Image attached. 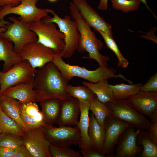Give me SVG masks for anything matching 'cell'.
<instances>
[{"instance_id":"obj_44","label":"cell","mask_w":157,"mask_h":157,"mask_svg":"<svg viewBox=\"0 0 157 157\" xmlns=\"http://www.w3.org/2000/svg\"><path fill=\"white\" fill-rule=\"evenodd\" d=\"M47 0L49 2H55V1H56L58 0Z\"/></svg>"},{"instance_id":"obj_41","label":"cell","mask_w":157,"mask_h":157,"mask_svg":"<svg viewBox=\"0 0 157 157\" xmlns=\"http://www.w3.org/2000/svg\"><path fill=\"white\" fill-rule=\"evenodd\" d=\"M100 2L98 6L99 9L103 11H105L108 8V0H99Z\"/></svg>"},{"instance_id":"obj_31","label":"cell","mask_w":157,"mask_h":157,"mask_svg":"<svg viewBox=\"0 0 157 157\" xmlns=\"http://www.w3.org/2000/svg\"><path fill=\"white\" fill-rule=\"evenodd\" d=\"M67 89L69 94L79 101H89L97 97L94 93L85 86H73L68 84Z\"/></svg>"},{"instance_id":"obj_27","label":"cell","mask_w":157,"mask_h":157,"mask_svg":"<svg viewBox=\"0 0 157 157\" xmlns=\"http://www.w3.org/2000/svg\"><path fill=\"white\" fill-rule=\"evenodd\" d=\"M143 85L142 83L135 84H126L124 83L112 85L109 84L115 100L128 99L136 94Z\"/></svg>"},{"instance_id":"obj_33","label":"cell","mask_w":157,"mask_h":157,"mask_svg":"<svg viewBox=\"0 0 157 157\" xmlns=\"http://www.w3.org/2000/svg\"><path fill=\"white\" fill-rule=\"evenodd\" d=\"M23 144L22 137L9 133H0V147L15 149Z\"/></svg>"},{"instance_id":"obj_7","label":"cell","mask_w":157,"mask_h":157,"mask_svg":"<svg viewBox=\"0 0 157 157\" xmlns=\"http://www.w3.org/2000/svg\"><path fill=\"white\" fill-rule=\"evenodd\" d=\"M8 19L12 22L6 24V30L0 35L13 42L15 53H19L26 44L38 41L36 34L28 28L27 24L14 16L9 17Z\"/></svg>"},{"instance_id":"obj_10","label":"cell","mask_w":157,"mask_h":157,"mask_svg":"<svg viewBox=\"0 0 157 157\" xmlns=\"http://www.w3.org/2000/svg\"><path fill=\"white\" fill-rule=\"evenodd\" d=\"M37 71L26 60L15 64L6 72H3L0 69V96L11 86L33 80Z\"/></svg>"},{"instance_id":"obj_6","label":"cell","mask_w":157,"mask_h":157,"mask_svg":"<svg viewBox=\"0 0 157 157\" xmlns=\"http://www.w3.org/2000/svg\"><path fill=\"white\" fill-rule=\"evenodd\" d=\"M27 24L36 34L38 42L53 49L57 53L63 50L65 46L64 36L57 29L55 24L44 22L40 20Z\"/></svg>"},{"instance_id":"obj_22","label":"cell","mask_w":157,"mask_h":157,"mask_svg":"<svg viewBox=\"0 0 157 157\" xmlns=\"http://www.w3.org/2000/svg\"><path fill=\"white\" fill-rule=\"evenodd\" d=\"M22 60L19 54L14 51L13 42L0 35V62H4L2 72L7 71Z\"/></svg>"},{"instance_id":"obj_23","label":"cell","mask_w":157,"mask_h":157,"mask_svg":"<svg viewBox=\"0 0 157 157\" xmlns=\"http://www.w3.org/2000/svg\"><path fill=\"white\" fill-rule=\"evenodd\" d=\"M61 100L51 99L40 102L43 121L46 125H53L56 123L60 112Z\"/></svg>"},{"instance_id":"obj_40","label":"cell","mask_w":157,"mask_h":157,"mask_svg":"<svg viewBox=\"0 0 157 157\" xmlns=\"http://www.w3.org/2000/svg\"><path fill=\"white\" fill-rule=\"evenodd\" d=\"M22 0H0V7L6 6H15L19 4Z\"/></svg>"},{"instance_id":"obj_4","label":"cell","mask_w":157,"mask_h":157,"mask_svg":"<svg viewBox=\"0 0 157 157\" xmlns=\"http://www.w3.org/2000/svg\"><path fill=\"white\" fill-rule=\"evenodd\" d=\"M47 8L49 13L53 17L49 16L43 17L41 20L44 22L53 23L57 24L59 30L64 35L65 47L60 53L65 58H71L77 50L80 39V34L76 22L71 17L65 15L61 18L51 9Z\"/></svg>"},{"instance_id":"obj_5","label":"cell","mask_w":157,"mask_h":157,"mask_svg":"<svg viewBox=\"0 0 157 157\" xmlns=\"http://www.w3.org/2000/svg\"><path fill=\"white\" fill-rule=\"evenodd\" d=\"M104 104L114 118L128 123L137 130H147L150 121L136 110L127 99L115 100Z\"/></svg>"},{"instance_id":"obj_38","label":"cell","mask_w":157,"mask_h":157,"mask_svg":"<svg viewBox=\"0 0 157 157\" xmlns=\"http://www.w3.org/2000/svg\"><path fill=\"white\" fill-rule=\"evenodd\" d=\"M147 131L153 139L157 142V122H150Z\"/></svg>"},{"instance_id":"obj_43","label":"cell","mask_w":157,"mask_h":157,"mask_svg":"<svg viewBox=\"0 0 157 157\" xmlns=\"http://www.w3.org/2000/svg\"><path fill=\"white\" fill-rule=\"evenodd\" d=\"M140 0L141 1V2H142L143 4H144L146 7L149 10L151 11V10L150 9L149 6H148V5L147 4V1H146V0Z\"/></svg>"},{"instance_id":"obj_12","label":"cell","mask_w":157,"mask_h":157,"mask_svg":"<svg viewBox=\"0 0 157 157\" xmlns=\"http://www.w3.org/2000/svg\"><path fill=\"white\" fill-rule=\"evenodd\" d=\"M131 124L116 119L111 115L108 117L104 125V142L101 153L107 157H114L112 153L124 131Z\"/></svg>"},{"instance_id":"obj_39","label":"cell","mask_w":157,"mask_h":157,"mask_svg":"<svg viewBox=\"0 0 157 157\" xmlns=\"http://www.w3.org/2000/svg\"><path fill=\"white\" fill-rule=\"evenodd\" d=\"M16 149L0 147V157H12Z\"/></svg>"},{"instance_id":"obj_28","label":"cell","mask_w":157,"mask_h":157,"mask_svg":"<svg viewBox=\"0 0 157 157\" xmlns=\"http://www.w3.org/2000/svg\"><path fill=\"white\" fill-rule=\"evenodd\" d=\"M1 133L12 134L22 138L25 134L21 126L3 112L0 104V133Z\"/></svg>"},{"instance_id":"obj_11","label":"cell","mask_w":157,"mask_h":157,"mask_svg":"<svg viewBox=\"0 0 157 157\" xmlns=\"http://www.w3.org/2000/svg\"><path fill=\"white\" fill-rule=\"evenodd\" d=\"M19 54L23 60H27L33 68L36 69L52 62L57 53L37 41L26 44Z\"/></svg>"},{"instance_id":"obj_15","label":"cell","mask_w":157,"mask_h":157,"mask_svg":"<svg viewBox=\"0 0 157 157\" xmlns=\"http://www.w3.org/2000/svg\"><path fill=\"white\" fill-rule=\"evenodd\" d=\"M140 131L130 125L124 131L117 144L115 157L140 156L143 149L142 146L137 144V137Z\"/></svg>"},{"instance_id":"obj_13","label":"cell","mask_w":157,"mask_h":157,"mask_svg":"<svg viewBox=\"0 0 157 157\" xmlns=\"http://www.w3.org/2000/svg\"><path fill=\"white\" fill-rule=\"evenodd\" d=\"M82 18L96 31L99 30L113 38L112 26L87 2L86 0H72Z\"/></svg>"},{"instance_id":"obj_19","label":"cell","mask_w":157,"mask_h":157,"mask_svg":"<svg viewBox=\"0 0 157 157\" xmlns=\"http://www.w3.org/2000/svg\"><path fill=\"white\" fill-rule=\"evenodd\" d=\"M33 82V79L14 85L6 89L2 95L16 99L23 104L35 102V94Z\"/></svg>"},{"instance_id":"obj_26","label":"cell","mask_w":157,"mask_h":157,"mask_svg":"<svg viewBox=\"0 0 157 157\" xmlns=\"http://www.w3.org/2000/svg\"><path fill=\"white\" fill-rule=\"evenodd\" d=\"M137 144L142 146L143 149L139 157H157V142L147 131L144 129L140 131L137 137Z\"/></svg>"},{"instance_id":"obj_16","label":"cell","mask_w":157,"mask_h":157,"mask_svg":"<svg viewBox=\"0 0 157 157\" xmlns=\"http://www.w3.org/2000/svg\"><path fill=\"white\" fill-rule=\"evenodd\" d=\"M140 114L150 117L157 110V92H145L139 90L127 99Z\"/></svg>"},{"instance_id":"obj_9","label":"cell","mask_w":157,"mask_h":157,"mask_svg":"<svg viewBox=\"0 0 157 157\" xmlns=\"http://www.w3.org/2000/svg\"><path fill=\"white\" fill-rule=\"evenodd\" d=\"M41 128L50 144L53 146L70 147L72 145H79L81 142L80 131L77 126L56 127L46 125Z\"/></svg>"},{"instance_id":"obj_21","label":"cell","mask_w":157,"mask_h":157,"mask_svg":"<svg viewBox=\"0 0 157 157\" xmlns=\"http://www.w3.org/2000/svg\"><path fill=\"white\" fill-rule=\"evenodd\" d=\"M22 104L20 101L13 98L3 95L0 96V104L3 112L16 121L26 133L29 130L21 117Z\"/></svg>"},{"instance_id":"obj_25","label":"cell","mask_w":157,"mask_h":157,"mask_svg":"<svg viewBox=\"0 0 157 157\" xmlns=\"http://www.w3.org/2000/svg\"><path fill=\"white\" fill-rule=\"evenodd\" d=\"M83 84L90 89L96 95L98 100L102 103L105 104L115 100L113 92L109 87L108 79L96 83L83 82Z\"/></svg>"},{"instance_id":"obj_2","label":"cell","mask_w":157,"mask_h":157,"mask_svg":"<svg viewBox=\"0 0 157 157\" xmlns=\"http://www.w3.org/2000/svg\"><path fill=\"white\" fill-rule=\"evenodd\" d=\"M69 9L72 18L76 22L80 34L77 51L81 53L86 51L88 53V56L83 58L94 60L99 67H108L109 57L101 55L99 51L103 49V43L97 38L95 33L82 18L72 2L69 3Z\"/></svg>"},{"instance_id":"obj_30","label":"cell","mask_w":157,"mask_h":157,"mask_svg":"<svg viewBox=\"0 0 157 157\" xmlns=\"http://www.w3.org/2000/svg\"><path fill=\"white\" fill-rule=\"evenodd\" d=\"M96 31L101 35L107 47L116 55L118 59V67L122 68H126L129 64V61L122 54L113 38L101 31L99 30Z\"/></svg>"},{"instance_id":"obj_32","label":"cell","mask_w":157,"mask_h":157,"mask_svg":"<svg viewBox=\"0 0 157 157\" xmlns=\"http://www.w3.org/2000/svg\"><path fill=\"white\" fill-rule=\"evenodd\" d=\"M113 8L124 13L137 10L141 3L140 0H111Z\"/></svg>"},{"instance_id":"obj_36","label":"cell","mask_w":157,"mask_h":157,"mask_svg":"<svg viewBox=\"0 0 157 157\" xmlns=\"http://www.w3.org/2000/svg\"><path fill=\"white\" fill-rule=\"evenodd\" d=\"M12 157H33L24 144L16 149Z\"/></svg>"},{"instance_id":"obj_34","label":"cell","mask_w":157,"mask_h":157,"mask_svg":"<svg viewBox=\"0 0 157 157\" xmlns=\"http://www.w3.org/2000/svg\"><path fill=\"white\" fill-rule=\"evenodd\" d=\"M49 150L53 157H82L79 152L72 149L69 147H59L50 144Z\"/></svg>"},{"instance_id":"obj_1","label":"cell","mask_w":157,"mask_h":157,"mask_svg":"<svg viewBox=\"0 0 157 157\" xmlns=\"http://www.w3.org/2000/svg\"><path fill=\"white\" fill-rule=\"evenodd\" d=\"M68 82L51 62L38 68L33 79L35 102L51 99L70 98L71 96L67 89Z\"/></svg>"},{"instance_id":"obj_20","label":"cell","mask_w":157,"mask_h":157,"mask_svg":"<svg viewBox=\"0 0 157 157\" xmlns=\"http://www.w3.org/2000/svg\"><path fill=\"white\" fill-rule=\"evenodd\" d=\"M79 101L80 115L76 125L79 129L81 137V141L79 146L81 149H90L92 148L88 134L90 103L88 101Z\"/></svg>"},{"instance_id":"obj_24","label":"cell","mask_w":157,"mask_h":157,"mask_svg":"<svg viewBox=\"0 0 157 157\" xmlns=\"http://www.w3.org/2000/svg\"><path fill=\"white\" fill-rule=\"evenodd\" d=\"M88 134L92 148L101 153L104 138V128L96 119L92 113L89 116Z\"/></svg>"},{"instance_id":"obj_29","label":"cell","mask_w":157,"mask_h":157,"mask_svg":"<svg viewBox=\"0 0 157 157\" xmlns=\"http://www.w3.org/2000/svg\"><path fill=\"white\" fill-rule=\"evenodd\" d=\"M89 102L90 110L99 124L104 128L107 118L110 115L108 109L104 104L99 101L97 97L91 99Z\"/></svg>"},{"instance_id":"obj_18","label":"cell","mask_w":157,"mask_h":157,"mask_svg":"<svg viewBox=\"0 0 157 157\" xmlns=\"http://www.w3.org/2000/svg\"><path fill=\"white\" fill-rule=\"evenodd\" d=\"M20 115L29 131L46 125L43 121L38 106L35 102L22 103Z\"/></svg>"},{"instance_id":"obj_45","label":"cell","mask_w":157,"mask_h":157,"mask_svg":"<svg viewBox=\"0 0 157 157\" xmlns=\"http://www.w3.org/2000/svg\"><path fill=\"white\" fill-rule=\"evenodd\" d=\"M1 8V7H0V10Z\"/></svg>"},{"instance_id":"obj_3","label":"cell","mask_w":157,"mask_h":157,"mask_svg":"<svg viewBox=\"0 0 157 157\" xmlns=\"http://www.w3.org/2000/svg\"><path fill=\"white\" fill-rule=\"evenodd\" d=\"M62 55L57 53L52 62L68 82L74 77H78L90 82L96 83L101 81L113 78H120L131 84L132 82L119 74H116L117 70L114 68L99 67L94 70H89L85 67L71 65L63 60Z\"/></svg>"},{"instance_id":"obj_42","label":"cell","mask_w":157,"mask_h":157,"mask_svg":"<svg viewBox=\"0 0 157 157\" xmlns=\"http://www.w3.org/2000/svg\"><path fill=\"white\" fill-rule=\"evenodd\" d=\"M9 22L4 19L0 20V34L4 32L6 30V26Z\"/></svg>"},{"instance_id":"obj_14","label":"cell","mask_w":157,"mask_h":157,"mask_svg":"<svg viewBox=\"0 0 157 157\" xmlns=\"http://www.w3.org/2000/svg\"><path fill=\"white\" fill-rule=\"evenodd\" d=\"M22 138L24 144L33 157H52L50 144L41 127L25 133Z\"/></svg>"},{"instance_id":"obj_35","label":"cell","mask_w":157,"mask_h":157,"mask_svg":"<svg viewBox=\"0 0 157 157\" xmlns=\"http://www.w3.org/2000/svg\"><path fill=\"white\" fill-rule=\"evenodd\" d=\"M140 90L145 92H157V72L150 77Z\"/></svg>"},{"instance_id":"obj_8","label":"cell","mask_w":157,"mask_h":157,"mask_svg":"<svg viewBox=\"0 0 157 157\" xmlns=\"http://www.w3.org/2000/svg\"><path fill=\"white\" fill-rule=\"evenodd\" d=\"M38 0H22L20 3L15 6H6L0 10V20L10 14L20 16L17 19L26 24L35 22L41 20L48 15L46 8L37 7L36 4Z\"/></svg>"},{"instance_id":"obj_37","label":"cell","mask_w":157,"mask_h":157,"mask_svg":"<svg viewBox=\"0 0 157 157\" xmlns=\"http://www.w3.org/2000/svg\"><path fill=\"white\" fill-rule=\"evenodd\" d=\"M84 157H106L96 150L81 149L79 151Z\"/></svg>"},{"instance_id":"obj_17","label":"cell","mask_w":157,"mask_h":157,"mask_svg":"<svg viewBox=\"0 0 157 157\" xmlns=\"http://www.w3.org/2000/svg\"><path fill=\"white\" fill-rule=\"evenodd\" d=\"M80 111L79 101L71 97L61 100L60 110L56 122L59 126H76Z\"/></svg>"}]
</instances>
